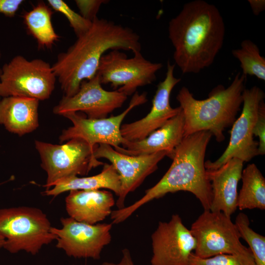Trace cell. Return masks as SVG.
<instances>
[{"mask_svg":"<svg viewBox=\"0 0 265 265\" xmlns=\"http://www.w3.org/2000/svg\"><path fill=\"white\" fill-rule=\"evenodd\" d=\"M139 40V36L131 28L95 18L89 29L77 37L66 52L58 54L52 65L64 96H73L82 81L94 77L106 51L123 50L134 54L141 52Z\"/></svg>","mask_w":265,"mask_h":265,"instance_id":"1","label":"cell"},{"mask_svg":"<svg viewBox=\"0 0 265 265\" xmlns=\"http://www.w3.org/2000/svg\"><path fill=\"white\" fill-rule=\"evenodd\" d=\"M168 31L175 64L183 74H197L212 64L223 46L225 27L215 5L195 0L171 19Z\"/></svg>","mask_w":265,"mask_h":265,"instance_id":"2","label":"cell"},{"mask_svg":"<svg viewBox=\"0 0 265 265\" xmlns=\"http://www.w3.org/2000/svg\"><path fill=\"white\" fill-rule=\"evenodd\" d=\"M212 136L209 131H201L184 137L175 148L172 164L162 178L147 189L144 196L133 204L112 211V223L123 222L139 208L155 199L179 191L192 193L204 210H210L212 192L206 175L204 159Z\"/></svg>","mask_w":265,"mask_h":265,"instance_id":"3","label":"cell"},{"mask_svg":"<svg viewBox=\"0 0 265 265\" xmlns=\"http://www.w3.org/2000/svg\"><path fill=\"white\" fill-rule=\"evenodd\" d=\"M246 79L238 72L228 87L217 85L204 100L196 99L187 87H182L176 99L184 114V137L209 131L217 142L224 140V131L233 125L242 104Z\"/></svg>","mask_w":265,"mask_h":265,"instance_id":"4","label":"cell"},{"mask_svg":"<svg viewBox=\"0 0 265 265\" xmlns=\"http://www.w3.org/2000/svg\"><path fill=\"white\" fill-rule=\"evenodd\" d=\"M46 214L38 208L17 207L0 209V235L3 248L11 253L25 251L36 255L56 239Z\"/></svg>","mask_w":265,"mask_h":265,"instance_id":"5","label":"cell"},{"mask_svg":"<svg viewBox=\"0 0 265 265\" xmlns=\"http://www.w3.org/2000/svg\"><path fill=\"white\" fill-rule=\"evenodd\" d=\"M0 97L18 96L44 101L50 98L56 78L52 66L39 58L17 55L1 69Z\"/></svg>","mask_w":265,"mask_h":265,"instance_id":"6","label":"cell"},{"mask_svg":"<svg viewBox=\"0 0 265 265\" xmlns=\"http://www.w3.org/2000/svg\"><path fill=\"white\" fill-rule=\"evenodd\" d=\"M35 146L41 158V166L47 174L44 186L46 189L59 180L86 175L92 168L104 164L94 157V149L81 139H71L63 144L35 140Z\"/></svg>","mask_w":265,"mask_h":265,"instance_id":"7","label":"cell"},{"mask_svg":"<svg viewBox=\"0 0 265 265\" xmlns=\"http://www.w3.org/2000/svg\"><path fill=\"white\" fill-rule=\"evenodd\" d=\"M190 232L196 241L194 253L201 258L228 254H252L242 244L231 217L222 212L204 210L192 223Z\"/></svg>","mask_w":265,"mask_h":265,"instance_id":"8","label":"cell"},{"mask_svg":"<svg viewBox=\"0 0 265 265\" xmlns=\"http://www.w3.org/2000/svg\"><path fill=\"white\" fill-rule=\"evenodd\" d=\"M131 58L119 50H114L101 57L97 74L101 84L109 83L114 89L127 96L136 92L139 87L151 84L156 80V73L162 67L145 58L141 52Z\"/></svg>","mask_w":265,"mask_h":265,"instance_id":"9","label":"cell"},{"mask_svg":"<svg viewBox=\"0 0 265 265\" xmlns=\"http://www.w3.org/2000/svg\"><path fill=\"white\" fill-rule=\"evenodd\" d=\"M265 97L264 91L257 86L244 89L242 111L232 125L229 144L222 155L215 161H205L206 169H218L233 158L247 162L259 155V143L254 140L253 130L260 105L264 100Z\"/></svg>","mask_w":265,"mask_h":265,"instance_id":"10","label":"cell"},{"mask_svg":"<svg viewBox=\"0 0 265 265\" xmlns=\"http://www.w3.org/2000/svg\"><path fill=\"white\" fill-rule=\"evenodd\" d=\"M147 101V94H133L129 106L121 113L116 116L101 119H90L71 112L63 116L70 120L73 126L64 130L59 136L60 142L73 138H80L86 141L94 149L100 144H108L115 149L123 145L127 140L121 135L122 122L130 111L136 106Z\"/></svg>","mask_w":265,"mask_h":265,"instance_id":"11","label":"cell"},{"mask_svg":"<svg viewBox=\"0 0 265 265\" xmlns=\"http://www.w3.org/2000/svg\"><path fill=\"white\" fill-rule=\"evenodd\" d=\"M62 228L52 227L56 247L70 257L99 260L104 247L111 240L112 223L89 224L69 217L60 219Z\"/></svg>","mask_w":265,"mask_h":265,"instance_id":"12","label":"cell"},{"mask_svg":"<svg viewBox=\"0 0 265 265\" xmlns=\"http://www.w3.org/2000/svg\"><path fill=\"white\" fill-rule=\"evenodd\" d=\"M166 156L165 151L148 155H127L106 144H98L94 149V157L108 159L119 174L121 189L116 203L118 209L125 207L128 194L134 191L147 176L156 171L158 163Z\"/></svg>","mask_w":265,"mask_h":265,"instance_id":"13","label":"cell"},{"mask_svg":"<svg viewBox=\"0 0 265 265\" xmlns=\"http://www.w3.org/2000/svg\"><path fill=\"white\" fill-rule=\"evenodd\" d=\"M151 239V265H188L189 256L196 246L190 229L177 214L168 222H159Z\"/></svg>","mask_w":265,"mask_h":265,"instance_id":"14","label":"cell"},{"mask_svg":"<svg viewBox=\"0 0 265 265\" xmlns=\"http://www.w3.org/2000/svg\"><path fill=\"white\" fill-rule=\"evenodd\" d=\"M127 99V96L117 90L104 89L96 74L92 79L82 81L79 91L74 95L64 96L54 107L53 112L63 116L81 111L85 113L88 118H105L115 109L121 107Z\"/></svg>","mask_w":265,"mask_h":265,"instance_id":"15","label":"cell"},{"mask_svg":"<svg viewBox=\"0 0 265 265\" xmlns=\"http://www.w3.org/2000/svg\"><path fill=\"white\" fill-rule=\"evenodd\" d=\"M175 66L167 61L165 78L157 86L150 112L139 120L121 125V134L125 140L133 142L145 138L182 110L180 106L173 108L170 104L171 93L181 81L174 76Z\"/></svg>","mask_w":265,"mask_h":265,"instance_id":"16","label":"cell"},{"mask_svg":"<svg viewBox=\"0 0 265 265\" xmlns=\"http://www.w3.org/2000/svg\"><path fill=\"white\" fill-rule=\"evenodd\" d=\"M243 161L233 158L215 170H207L212 200L210 210L230 216L237 209L238 185L241 179Z\"/></svg>","mask_w":265,"mask_h":265,"instance_id":"17","label":"cell"},{"mask_svg":"<svg viewBox=\"0 0 265 265\" xmlns=\"http://www.w3.org/2000/svg\"><path fill=\"white\" fill-rule=\"evenodd\" d=\"M184 126L185 119L182 110L145 138L137 141H127L122 147L114 149L121 153L130 156L165 151L167 156L172 159L175 148L184 137Z\"/></svg>","mask_w":265,"mask_h":265,"instance_id":"18","label":"cell"},{"mask_svg":"<svg viewBox=\"0 0 265 265\" xmlns=\"http://www.w3.org/2000/svg\"><path fill=\"white\" fill-rule=\"evenodd\" d=\"M115 204L112 193L100 189L74 190L65 198L69 216L89 224H96L110 215Z\"/></svg>","mask_w":265,"mask_h":265,"instance_id":"19","label":"cell"},{"mask_svg":"<svg viewBox=\"0 0 265 265\" xmlns=\"http://www.w3.org/2000/svg\"><path fill=\"white\" fill-rule=\"evenodd\" d=\"M39 101L30 98L9 96L0 101V124L9 132L23 136L39 126Z\"/></svg>","mask_w":265,"mask_h":265,"instance_id":"20","label":"cell"},{"mask_svg":"<svg viewBox=\"0 0 265 265\" xmlns=\"http://www.w3.org/2000/svg\"><path fill=\"white\" fill-rule=\"evenodd\" d=\"M53 188L46 189L44 194L56 196L66 191L74 190H93L107 188L113 191L119 196L121 184L119 174L112 164H104L101 173L90 177L73 176L64 178L55 182Z\"/></svg>","mask_w":265,"mask_h":265,"instance_id":"21","label":"cell"},{"mask_svg":"<svg viewBox=\"0 0 265 265\" xmlns=\"http://www.w3.org/2000/svg\"><path fill=\"white\" fill-rule=\"evenodd\" d=\"M52 10L42 1L23 15L28 32L36 40L40 48L51 49L60 38L52 23Z\"/></svg>","mask_w":265,"mask_h":265,"instance_id":"22","label":"cell"},{"mask_svg":"<svg viewBox=\"0 0 265 265\" xmlns=\"http://www.w3.org/2000/svg\"><path fill=\"white\" fill-rule=\"evenodd\" d=\"M242 186L238 193L237 208L245 209H265V179L254 163L243 169Z\"/></svg>","mask_w":265,"mask_h":265,"instance_id":"23","label":"cell"},{"mask_svg":"<svg viewBox=\"0 0 265 265\" xmlns=\"http://www.w3.org/2000/svg\"><path fill=\"white\" fill-rule=\"evenodd\" d=\"M232 53L240 62L243 75L265 80V58L254 42L248 39L242 41L240 48L233 50Z\"/></svg>","mask_w":265,"mask_h":265,"instance_id":"24","label":"cell"},{"mask_svg":"<svg viewBox=\"0 0 265 265\" xmlns=\"http://www.w3.org/2000/svg\"><path fill=\"white\" fill-rule=\"evenodd\" d=\"M235 224L243 238L248 244L256 265H265V237L254 231L250 227L248 216L239 212L236 216Z\"/></svg>","mask_w":265,"mask_h":265,"instance_id":"25","label":"cell"},{"mask_svg":"<svg viewBox=\"0 0 265 265\" xmlns=\"http://www.w3.org/2000/svg\"><path fill=\"white\" fill-rule=\"evenodd\" d=\"M188 265H256L253 254H223L201 258L192 252Z\"/></svg>","mask_w":265,"mask_h":265,"instance_id":"26","label":"cell"},{"mask_svg":"<svg viewBox=\"0 0 265 265\" xmlns=\"http://www.w3.org/2000/svg\"><path fill=\"white\" fill-rule=\"evenodd\" d=\"M48 3L53 10L61 13L67 18L77 37L84 33L90 27L92 22L74 11L63 0H48Z\"/></svg>","mask_w":265,"mask_h":265,"instance_id":"27","label":"cell"},{"mask_svg":"<svg viewBox=\"0 0 265 265\" xmlns=\"http://www.w3.org/2000/svg\"><path fill=\"white\" fill-rule=\"evenodd\" d=\"M254 136L259 139V155L265 154V104L264 100L260 105L257 118L253 130Z\"/></svg>","mask_w":265,"mask_h":265,"instance_id":"28","label":"cell"},{"mask_svg":"<svg viewBox=\"0 0 265 265\" xmlns=\"http://www.w3.org/2000/svg\"><path fill=\"white\" fill-rule=\"evenodd\" d=\"M108 1L105 0H76L75 3L80 14L85 19L92 22L97 17L102 4Z\"/></svg>","mask_w":265,"mask_h":265,"instance_id":"29","label":"cell"},{"mask_svg":"<svg viewBox=\"0 0 265 265\" xmlns=\"http://www.w3.org/2000/svg\"><path fill=\"white\" fill-rule=\"evenodd\" d=\"M24 1L23 0H0V13L8 17H13Z\"/></svg>","mask_w":265,"mask_h":265,"instance_id":"30","label":"cell"},{"mask_svg":"<svg viewBox=\"0 0 265 265\" xmlns=\"http://www.w3.org/2000/svg\"><path fill=\"white\" fill-rule=\"evenodd\" d=\"M101 265H134L132 259L130 251L127 249L122 250V257L118 263L104 262Z\"/></svg>","mask_w":265,"mask_h":265,"instance_id":"31","label":"cell"},{"mask_svg":"<svg viewBox=\"0 0 265 265\" xmlns=\"http://www.w3.org/2000/svg\"><path fill=\"white\" fill-rule=\"evenodd\" d=\"M252 12L255 15H258L265 9V0H248Z\"/></svg>","mask_w":265,"mask_h":265,"instance_id":"32","label":"cell"},{"mask_svg":"<svg viewBox=\"0 0 265 265\" xmlns=\"http://www.w3.org/2000/svg\"><path fill=\"white\" fill-rule=\"evenodd\" d=\"M5 242L4 238L0 235V248L3 247Z\"/></svg>","mask_w":265,"mask_h":265,"instance_id":"33","label":"cell"},{"mask_svg":"<svg viewBox=\"0 0 265 265\" xmlns=\"http://www.w3.org/2000/svg\"><path fill=\"white\" fill-rule=\"evenodd\" d=\"M0 57H1V52L0 51ZM1 74V69H0V77Z\"/></svg>","mask_w":265,"mask_h":265,"instance_id":"34","label":"cell"},{"mask_svg":"<svg viewBox=\"0 0 265 265\" xmlns=\"http://www.w3.org/2000/svg\"><path fill=\"white\" fill-rule=\"evenodd\" d=\"M84 265H87L86 264H85Z\"/></svg>","mask_w":265,"mask_h":265,"instance_id":"35","label":"cell"}]
</instances>
